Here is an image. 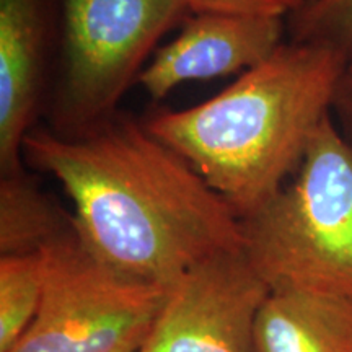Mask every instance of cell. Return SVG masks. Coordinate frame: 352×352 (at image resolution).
Returning a JSON list of instances; mask_svg holds the SVG:
<instances>
[{"label": "cell", "mask_w": 352, "mask_h": 352, "mask_svg": "<svg viewBox=\"0 0 352 352\" xmlns=\"http://www.w3.org/2000/svg\"><path fill=\"white\" fill-rule=\"evenodd\" d=\"M303 2H305V0H303Z\"/></svg>", "instance_id": "cell-15"}, {"label": "cell", "mask_w": 352, "mask_h": 352, "mask_svg": "<svg viewBox=\"0 0 352 352\" xmlns=\"http://www.w3.org/2000/svg\"><path fill=\"white\" fill-rule=\"evenodd\" d=\"M44 279L43 253L0 256V352H10L36 318Z\"/></svg>", "instance_id": "cell-11"}, {"label": "cell", "mask_w": 352, "mask_h": 352, "mask_svg": "<svg viewBox=\"0 0 352 352\" xmlns=\"http://www.w3.org/2000/svg\"><path fill=\"white\" fill-rule=\"evenodd\" d=\"M270 287L241 252L197 264L170 289L139 352H254V327Z\"/></svg>", "instance_id": "cell-6"}, {"label": "cell", "mask_w": 352, "mask_h": 352, "mask_svg": "<svg viewBox=\"0 0 352 352\" xmlns=\"http://www.w3.org/2000/svg\"><path fill=\"white\" fill-rule=\"evenodd\" d=\"M346 59L327 46L284 43L212 98L160 111L144 124L241 220L296 173L315 131L333 113Z\"/></svg>", "instance_id": "cell-2"}, {"label": "cell", "mask_w": 352, "mask_h": 352, "mask_svg": "<svg viewBox=\"0 0 352 352\" xmlns=\"http://www.w3.org/2000/svg\"><path fill=\"white\" fill-rule=\"evenodd\" d=\"M290 41L352 50V0H305L287 16Z\"/></svg>", "instance_id": "cell-12"}, {"label": "cell", "mask_w": 352, "mask_h": 352, "mask_svg": "<svg viewBox=\"0 0 352 352\" xmlns=\"http://www.w3.org/2000/svg\"><path fill=\"white\" fill-rule=\"evenodd\" d=\"M23 160L64 188L78 239L122 274L171 289L206 259L241 252L230 204L186 158L124 114L74 134L33 127Z\"/></svg>", "instance_id": "cell-1"}, {"label": "cell", "mask_w": 352, "mask_h": 352, "mask_svg": "<svg viewBox=\"0 0 352 352\" xmlns=\"http://www.w3.org/2000/svg\"><path fill=\"white\" fill-rule=\"evenodd\" d=\"M284 32V19L276 16L195 15L153 54L138 83L160 101L184 82L241 76L283 46Z\"/></svg>", "instance_id": "cell-7"}, {"label": "cell", "mask_w": 352, "mask_h": 352, "mask_svg": "<svg viewBox=\"0 0 352 352\" xmlns=\"http://www.w3.org/2000/svg\"><path fill=\"white\" fill-rule=\"evenodd\" d=\"M254 352H352V300L270 290L254 327Z\"/></svg>", "instance_id": "cell-9"}, {"label": "cell", "mask_w": 352, "mask_h": 352, "mask_svg": "<svg viewBox=\"0 0 352 352\" xmlns=\"http://www.w3.org/2000/svg\"><path fill=\"white\" fill-rule=\"evenodd\" d=\"M36 318L10 352H139L170 289L100 261L74 230L43 252Z\"/></svg>", "instance_id": "cell-4"}, {"label": "cell", "mask_w": 352, "mask_h": 352, "mask_svg": "<svg viewBox=\"0 0 352 352\" xmlns=\"http://www.w3.org/2000/svg\"><path fill=\"white\" fill-rule=\"evenodd\" d=\"M333 116L346 139L352 144V50L347 52V59L342 76L338 83L336 96L333 101Z\"/></svg>", "instance_id": "cell-14"}, {"label": "cell", "mask_w": 352, "mask_h": 352, "mask_svg": "<svg viewBox=\"0 0 352 352\" xmlns=\"http://www.w3.org/2000/svg\"><path fill=\"white\" fill-rule=\"evenodd\" d=\"M76 230L60 208L21 168L0 178V256L39 254Z\"/></svg>", "instance_id": "cell-10"}, {"label": "cell", "mask_w": 352, "mask_h": 352, "mask_svg": "<svg viewBox=\"0 0 352 352\" xmlns=\"http://www.w3.org/2000/svg\"><path fill=\"white\" fill-rule=\"evenodd\" d=\"M64 64L56 131L74 134L116 113L162 36L188 12L183 0H60Z\"/></svg>", "instance_id": "cell-5"}, {"label": "cell", "mask_w": 352, "mask_h": 352, "mask_svg": "<svg viewBox=\"0 0 352 352\" xmlns=\"http://www.w3.org/2000/svg\"><path fill=\"white\" fill-rule=\"evenodd\" d=\"M46 39L44 0H0V170L23 168L38 111Z\"/></svg>", "instance_id": "cell-8"}, {"label": "cell", "mask_w": 352, "mask_h": 352, "mask_svg": "<svg viewBox=\"0 0 352 352\" xmlns=\"http://www.w3.org/2000/svg\"><path fill=\"white\" fill-rule=\"evenodd\" d=\"M188 12L195 15L276 16L285 19L302 6L303 0H183Z\"/></svg>", "instance_id": "cell-13"}, {"label": "cell", "mask_w": 352, "mask_h": 352, "mask_svg": "<svg viewBox=\"0 0 352 352\" xmlns=\"http://www.w3.org/2000/svg\"><path fill=\"white\" fill-rule=\"evenodd\" d=\"M240 223L241 253L270 290L352 300V144L333 113L296 173Z\"/></svg>", "instance_id": "cell-3"}]
</instances>
